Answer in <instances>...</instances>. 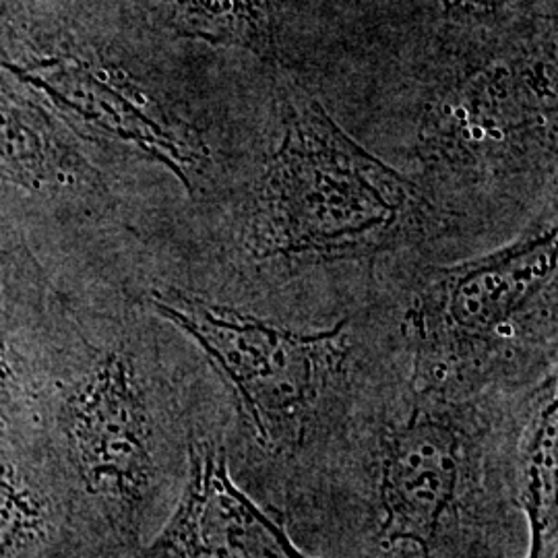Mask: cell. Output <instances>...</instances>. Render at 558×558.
<instances>
[{"label":"cell","instance_id":"obj_8","mask_svg":"<svg viewBox=\"0 0 558 558\" xmlns=\"http://www.w3.org/2000/svg\"><path fill=\"white\" fill-rule=\"evenodd\" d=\"M23 77L40 87L87 133L140 149L191 186V174L203 158L199 141H193L182 124L170 119L135 85L69 62L41 64Z\"/></svg>","mask_w":558,"mask_h":558},{"label":"cell","instance_id":"obj_1","mask_svg":"<svg viewBox=\"0 0 558 558\" xmlns=\"http://www.w3.org/2000/svg\"><path fill=\"white\" fill-rule=\"evenodd\" d=\"M424 214L418 189L360 147L319 100L283 92L281 140L248 220L257 257H371L416 236Z\"/></svg>","mask_w":558,"mask_h":558},{"label":"cell","instance_id":"obj_9","mask_svg":"<svg viewBox=\"0 0 558 558\" xmlns=\"http://www.w3.org/2000/svg\"><path fill=\"white\" fill-rule=\"evenodd\" d=\"M518 502L530 532L525 558H558L557 375L539 385L519 437Z\"/></svg>","mask_w":558,"mask_h":558},{"label":"cell","instance_id":"obj_3","mask_svg":"<svg viewBox=\"0 0 558 558\" xmlns=\"http://www.w3.org/2000/svg\"><path fill=\"white\" fill-rule=\"evenodd\" d=\"M151 304L218 366L265 451H296L325 405L338 398L348 362V320L304 333L179 290L156 292Z\"/></svg>","mask_w":558,"mask_h":558},{"label":"cell","instance_id":"obj_13","mask_svg":"<svg viewBox=\"0 0 558 558\" xmlns=\"http://www.w3.org/2000/svg\"><path fill=\"white\" fill-rule=\"evenodd\" d=\"M453 13H488L515 0H442Z\"/></svg>","mask_w":558,"mask_h":558},{"label":"cell","instance_id":"obj_4","mask_svg":"<svg viewBox=\"0 0 558 558\" xmlns=\"http://www.w3.org/2000/svg\"><path fill=\"white\" fill-rule=\"evenodd\" d=\"M465 399L420 396L380 437L377 505L383 546L439 558L478 486V442Z\"/></svg>","mask_w":558,"mask_h":558},{"label":"cell","instance_id":"obj_12","mask_svg":"<svg viewBox=\"0 0 558 558\" xmlns=\"http://www.w3.org/2000/svg\"><path fill=\"white\" fill-rule=\"evenodd\" d=\"M41 507L15 476L0 472V558H13L38 538Z\"/></svg>","mask_w":558,"mask_h":558},{"label":"cell","instance_id":"obj_10","mask_svg":"<svg viewBox=\"0 0 558 558\" xmlns=\"http://www.w3.org/2000/svg\"><path fill=\"white\" fill-rule=\"evenodd\" d=\"M71 174L80 163L52 122L0 77V180L40 191Z\"/></svg>","mask_w":558,"mask_h":558},{"label":"cell","instance_id":"obj_14","mask_svg":"<svg viewBox=\"0 0 558 558\" xmlns=\"http://www.w3.org/2000/svg\"><path fill=\"white\" fill-rule=\"evenodd\" d=\"M11 380H13V371H11V364L2 352V345H0V389H4Z\"/></svg>","mask_w":558,"mask_h":558},{"label":"cell","instance_id":"obj_11","mask_svg":"<svg viewBox=\"0 0 558 558\" xmlns=\"http://www.w3.org/2000/svg\"><path fill=\"white\" fill-rule=\"evenodd\" d=\"M186 36L265 52L274 40L278 0H172Z\"/></svg>","mask_w":558,"mask_h":558},{"label":"cell","instance_id":"obj_2","mask_svg":"<svg viewBox=\"0 0 558 558\" xmlns=\"http://www.w3.org/2000/svg\"><path fill=\"white\" fill-rule=\"evenodd\" d=\"M557 226L430 271L408 311L420 396L465 399L515 364L532 338H555Z\"/></svg>","mask_w":558,"mask_h":558},{"label":"cell","instance_id":"obj_5","mask_svg":"<svg viewBox=\"0 0 558 558\" xmlns=\"http://www.w3.org/2000/svg\"><path fill=\"white\" fill-rule=\"evenodd\" d=\"M62 433L85 493L135 530L160 474L158 428L133 360L108 352L69 391Z\"/></svg>","mask_w":558,"mask_h":558},{"label":"cell","instance_id":"obj_7","mask_svg":"<svg viewBox=\"0 0 558 558\" xmlns=\"http://www.w3.org/2000/svg\"><path fill=\"white\" fill-rule=\"evenodd\" d=\"M137 558H315L302 553L230 476L218 445L197 440L168 523Z\"/></svg>","mask_w":558,"mask_h":558},{"label":"cell","instance_id":"obj_6","mask_svg":"<svg viewBox=\"0 0 558 558\" xmlns=\"http://www.w3.org/2000/svg\"><path fill=\"white\" fill-rule=\"evenodd\" d=\"M555 71L546 62L495 64L447 89L424 119L422 145L445 168L474 170L555 151Z\"/></svg>","mask_w":558,"mask_h":558}]
</instances>
